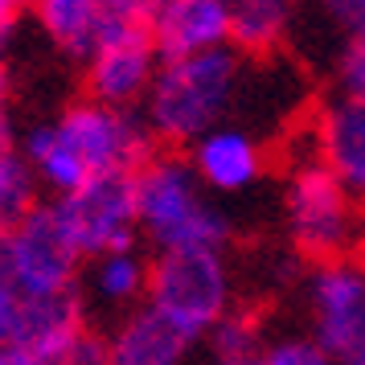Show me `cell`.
Instances as JSON below:
<instances>
[{
  "label": "cell",
  "instance_id": "obj_1",
  "mask_svg": "<svg viewBox=\"0 0 365 365\" xmlns=\"http://www.w3.org/2000/svg\"><path fill=\"white\" fill-rule=\"evenodd\" d=\"M156 148L140 111L86 95L21 135V152L50 197H66L95 177H132Z\"/></svg>",
  "mask_w": 365,
  "mask_h": 365
},
{
  "label": "cell",
  "instance_id": "obj_2",
  "mask_svg": "<svg viewBox=\"0 0 365 365\" xmlns=\"http://www.w3.org/2000/svg\"><path fill=\"white\" fill-rule=\"evenodd\" d=\"M255 66L259 58H247L234 46H217L189 58H165L140 107L152 140L160 148L185 152L193 140L214 132L217 123H230L255 86Z\"/></svg>",
  "mask_w": 365,
  "mask_h": 365
},
{
  "label": "cell",
  "instance_id": "obj_3",
  "mask_svg": "<svg viewBox=\"0 0 365 365\" xmlns=\"http://www.w3.org/2000/svg\"><path fill=\"white\" fill-rule=\"evenodd\" d=\"M140 238L152 255L165 250H230L234 217L197 181L185 152L156 148L132 173Z\"/></svg>",
  "mask_w": 365,
  "mask_h": 365
},
{
  "label": "cell",
  "instance_id": "obj_4",
  "mask_svg": "<svg viewBox=\"0 0 365 365\" xmlns=\"http://www.w3.org/2000/svg\"><path fill=\"white\" fill-rule=\"evenodd\" d=\"M365 201H357L312 152L296 156L283 173L279 217L287 247L304 263H324L357 250Z\"/></svg>",
  "mask_w": 365,
  "mask_h": 365
},
{
  "label": "cell",
  "instance_id": "obj_5",
  "mask_svg": "<svg viewBox=\"0 0 365 365\" xmlns=\"http://www.w3.org/2000/svg\"><path fill=\"white\" fill-rule=\"evenodd\" d=\"M148 304L189 345L205 341L226 312L238 308V279L226 250H165L152 255Z\"/></svg>",
  "mask_w": 365,
  "mask_h": 365
},
{
  "label": "cell",
  "instance_id": "obj_6",
  "mask_svg": "<svg viewBox=\"0 0 365 365\" xmlns=\"http://www.w3.org/2000/svg\"><path fill=\"white\" fill-rule=\"evenodd\" d=\"M83 271L86 259L70 247L50 201H41L25 222L0 234V275L13 283L21 299H53L78 292Z\"/></svg>",
  "mask_w": 365,
  "mask_h": 365
},
{
  "label": "cell",
  "instance_id": "obj_7",
  "mask_svg": "<svg viewBox=\"0 0 365 365\" xmlns=\"http://www.w3.org/2000/svg\"><path fill=\"white\" fill-rule=\"evenodd\" d=\"M70 247L86 263L111 255V250L140 247V214H135V185L132 177H95L66 197H50Z\"/></svg>",
  "mask_w": 365,
  "mask_h": 365
},
{
  "label": "cell",
  "instance_id": "obj_8",
  "mask_svg": "<svg viewBox=\"0 0 365 365\" xmlns=\"http://www.w3.org/2000/svg\"><path fill=\"white\" fill-rule=\"evenodd\" d=\"M299 292L308 332L345 365L365 345V263L357 255L308 263Z\"/></svg>",
  "mask_w": 365,
  "mask_h": 365
},
{
  "label": "cell",
  "instance_id": "obj_9",
  "mask_svg": "<svg viewBox=\"0 0 365 365\" xmlns=\"http://www.w3.org/2000/svg\"><path fill=\"white\" fill-rule=\"evenodd\" d=\"M29 17L58 58L83 66L107 37L148 21V0H34Z\"/></svg>",
  "mask_w": 365,
  "mask_h": 365
},
{
  "label": "cell",
  "instance_id": "obj_10",
  "mask_svg": "<svg viewBox=\"0 0 365 365\" xmlns=\"http://www.w3.org/2000/svg\"><path fill=\"white\" fill-rule=\"evenodd\" d=\"M160 50L152 41L148 21L144 25H128L115 37H107L99 50L83 62V91L86 99H99L107 107H128L140 111L148 99L156 70H160Z\"/></svg>",
  "mask_w": 365,
  "mask_h": 365
},
{
  "label": "cell",
  "instance_id": "obj_11",
  "mask_svg": "<svg viewBox=\"0 0 365 365\" xmlns=\"http://www.w3.org/2000/svg\"><path fill=\"white\" fill-rule=\"evenodd\" d=\"M86 336H91V308L83 292L21 299L17 329L4 341V357L13 365H70Z\"/></svg>",
  "mask_w": 365,
  "mask_h": 365
},
{
  "label": "cell",
  "instance_id": "obj_12",
  "mask_svg": "<svg viewBox=\"0 0 365 365\" xmlns=\"http://www.w3.org/2000/svg\"><path fill=\"white\" fill-rule=\"evenodd\" d=\"M189 165L197 173V181L214 193V197H242L267 177L271 168V152L267 140L250 123H217L214 132H205L201 140H193L189 148Z\"/></svg>",
  "mask_w": 365,
  "mask_h": 365
},
{
  "label": "cell",
  "instance_id": "obj_13",
  "mask_svg": "<svg viewBox=\"0 0 365 365\" xmlns=\"http://www.w3.org/2000/svg\"><path fill=\"white\" fill-rule=\"evenodd\" d=\"M308 152L345 185L357 201H365V103L332 91L308 115Z\"/></svg>",
  "mask_w": 365,
  "mask_h": 365
},
{
  "label": "cell",
  "instance_id": "obj_14",
  "mask_svg": "<svg viewBox=\"0 0 365 365\" xmlns=\"http://www.w3.org/2000/svg\"><path fill=\"white\" fill-rule=\"evenodd\" d=\"M148 29L160 58L230 46V0H148Z\"/></svg>",
  "mask_w": 365,
  "mask_h": 365
},
{
  "label": "cell",
  "instance_id": "obj_15",
  "mask_svg": "<svg viewBox=\"0 0 365 365\" xmlns=\"http://www.w3.org/2000/svg\"><path fill=\"white\" fill-rule=\"evenodd\" d=\"M189 349L193 345L148 304L123 312L107 332V365H185Z\"/></svg>",
  "mask_w": 365,
  "mask_h": 365
},
{
  "label": "cell",
  "instance_id": "obj_16",
  "mask_svg": "<svg viewBox=\"0 0 365 365\" xmlns=\"http://www.w3.org/2000/svg\"><path fill=\"white\" fill-rule=\"evenodd\" d=\"M148 275H152V259L140 247L111 250V255H99V259L86 263L78 292H83L86 308L111 312L119 320L123 312H132L148 299Z\"/></svg>",
  "mask_w": 365,
  "mask_h": 365
},
{
  "label": "cell",
  "instance_id": "obj_17",
  "mask_svg": "<svg viewBox=\"0 0 365 365\" xmlns=\"http://www.w3.org/2000/svg\"><path fill=\"white\" fill-rule=\"evenodd\" d=\"M299 21V0H230V46L247 58H275Z\"/></svg>",
  "mask_w": 365,
  "mask_h": 365
},
{
  "label": "cell",
  "instance_id": "obj_18",
  "mask_svg": "<svg viewBox=\"0 0 365 365\" xmlns=\"http://www.w3.org/2000/svg\"><path fill=\"white\" fill-rule=\"evenodd\" d=\"M41 181H37V173L29 168L25 160V152H9V156H0V234L13 230L17 222L34 214L37 205H41Z\"/></svg>",
  "mask_w": 365,
  "mask_h": 365
},
{
  "label": "cell",
  "instance_id": "obj_19",
  "mask_svg": "<svg viewBox=\"0 0 365 365\" xmlns=\"http://www.w3.org/2000/svg\"><path fill=\"white\" fill-rule=\"evenodd\" d=\"M205 345H210V353H214V361H226V357H250V353H263L267 336H263L259 316L247 312V308L238 304L234 312H226L214 324V332L205 336Z\"/></svg>",
  "mask_w": 365,
  "mask_h": 365
},
{
  "label": "cell",
  "instance_id": "obj_20",
  "mask_svg": "<svg viewBox=\"0 0 365 365\" xmlns=\"http://www.w3.org/2000/svg\"><path fill=\"white\" fill-rule=\"evenodd\" d=\"M263 361L267 365H341L329 349L316 341L312 332H283V336H267Z\"/></svg>",
  "mask_w": 365,
  "mask_h": 365
},
{
  "label": "cell",
  "instance_id": "obj_21",
  "mask_svg": "<svg viewBox=\"0 0 365 365\" xmlns=\"http://www.w3.org/2000/svg\"><path fill=\"white\" fill-rule=\"evenodd\" d=\"M332 91L365 103V41H345L332 62Z\"/></svg>",
  "mask_w": 365,
  "mask_h": 365
},
{
  "label": "cell",
  "instance_id": "obj_22",
  "mask_svg": "<svg viewBox=\"0 0 365 365\" xmlns=\"http://www.w3.org/2000/svg\"><path fill=\"white\" fill-rule=\"evenodd\" d=\"M316 9L345 41H365V0H316Z\"/></svg>",
  "mask_w": 365,
  "mask_h": 365
},
{
  "label": "cell",
  "instance_id": "obj_23",
  "mask_svg": "<svg viewBox=\"0 0 365 365\" xmlns=\"http://www.w3.org/2000/svg\"><path fill=\"white\" fill-rule=\"evenodd\" d=\"M17 316H21V296L13 292V283L0 275V349L17 329Z\"/></svg>",
  "mask_w": 365,
  "mask_h": 365
},
{
  "label": "cell",
  "instance_id": "obj_24",
  "mask_svg": "<svg viewBox=\"0 0 365 365\" xmlns=\"http://www.w3.org/2000/svg\"><path fill=\"white\" fill-rule=\"evenodd\" d=\"M29 4L34 0H0V46L21 29V21L29 17Z\"/></svg>",
  "mask_w": 365,
  "mask_h": 365
},
{
  "label": "cell",
  "instance_id": "obj_25",
  "mask_svg": "<svg viewBox=\"0 0 365 365\" xmlns=\"http://www.w3.org/2000/svg\"><path fill=\"white\" fill-rule=\"evenodd\" d=\"M70 365H107V332L91 329V336L78 345V353H74V361Z\"/></svg>",
  "mask_w": 365,
  "mask_h": 365
},
{
  "label": "cell",
  "instance_id": "obj_26",
  "mask_svg": "<svg viewBox=\"0 0 365 365\" xmlns=\"http://www.w3.org/2000/svg\"><path fill=\"white\" fill-rule=\"evenodd\" d=\"M21 148V135H17V123H13V115L0 107V156H9V152Z\"/></svg>",
  "mask_w": 365,
  "mask_h": 365
},
{
  "label": "cell",
  "instance_id": "obj_27",
  "mask_svg": "<svg viewBox=\"0 0 365 365\" xmlns=\"http://www.w3.org/2000/svg\"><path fill=\"white\" fill-rule=\"evenodd\" d=\"M9 95H13V66H9V58L0 50V107L9 103Z\"/></svg>",
  "mask_w": 365,
  "mask_h": 365
},
{
  "label": "cell",
  "instance_id": "obj_28",
  "mask_svg": "<svg viewBox=\"0 0 365 365\" xmlns=\"http://www.w3.org/2000/svg\"><path fill=\"white\" fill-rule=\"evenodd\" d=\"M214 365H267L263 353H250V357H226V361H214Z\"/></svg>",
  "mask_w": 365,
  "mask_h": 365
},
{
  "label": "cell",
  "instance_id": "obj_29",
  "mask_svg": "<svg viewBox=\"0 0 365 365\" xmlns=\"http://www.w3.org/2000/svg\"><path fill=\"white\" fill-rule=\"evenodd\" d=\"M353 255L365 263V214H361V234H357V250H353Z\"/></svg>",
  "mask_w": 365,
  "mask_h": 365
},
{
  "label": "cell",
  "instance_id": "obj_30",
  "mask_svg": "<svg viewBox=\"0 0 365 365\" xmlns=\"http://www.w3.org/2000/svg\"><path fill=\"white\" fill-rule=\"evenodd\" d=\"M345 365H365V345L361 349H357V353H353V357H349V361Z\"/></svg>",
  "mask_w": 365,
  "mask_h": 365
},
{
  "label": "cell",
  "instance_id": "obj_31",
  "mask_svg": "<svg viewBox=\"0 0 365 365\" xmlns=\"http://www.w3.org/2000/svg\"><path fill=\"white\" fill-rule=\"evenodd\" d=\"M0 365H13V361H9V357H4V349H0Z\"/></svg>",
  "mask_w": 365,
  "mask_h": 365
}]
</instances>
